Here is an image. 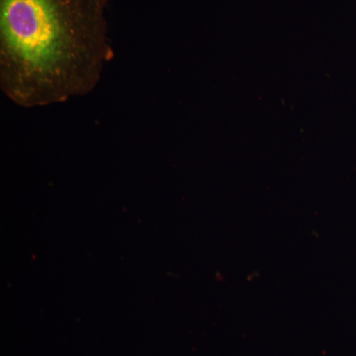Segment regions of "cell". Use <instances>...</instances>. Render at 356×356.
I'll return each mask as SVG.
<instances>
[{"mask_svg":"<svg viewBox=\"0 0 356 356\" xmlns=\"http://www.w3.org/2000/svg\"><path fill=\"white\" fill-rule=\"evenodd\" d=\"M108 0H0V86L24 108L90 93L114 57Z\"/></svg>","mask_w":356,"mask_h":356,"instance_id":"1","label":"cell"}]
</instances>
